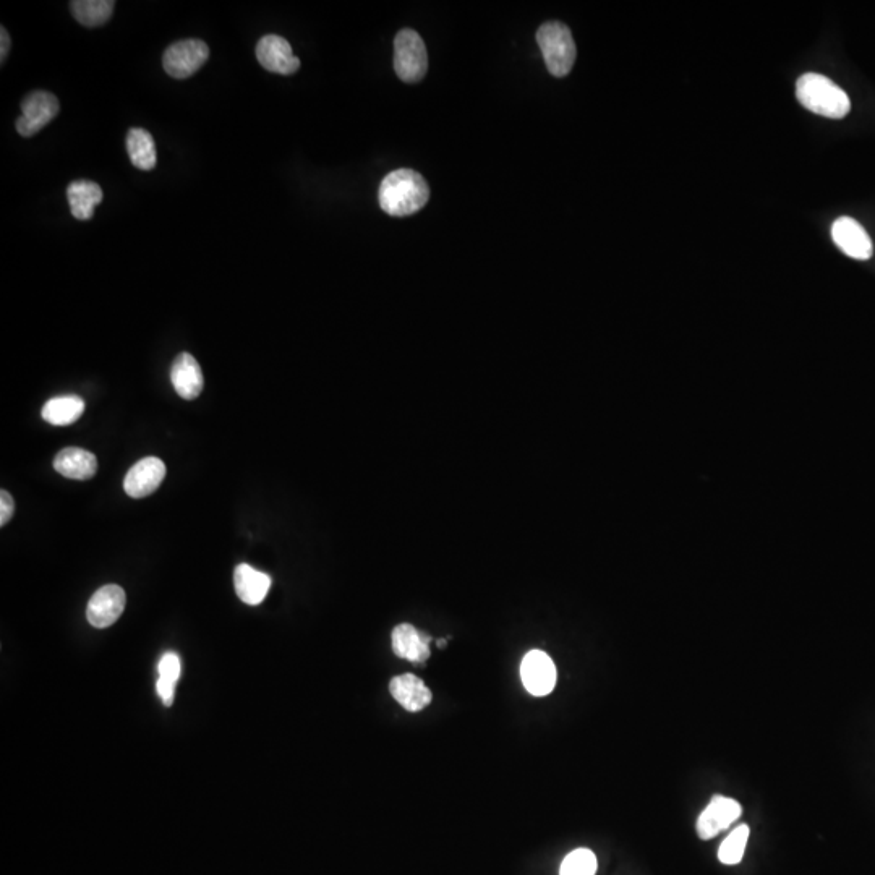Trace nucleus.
<instances>
[{
	"instance_id": "nucleus-1",
	"label": "nucleus",
	"mask_w": 875,
	"mask_h": 875,
	"mask_svg": "<svg viewBox=\"0 0 875 875\" xmlns=\"http://www.w3.org/2000/svg\"><path fill=\"white\" fill-rule=\"evenodd\" d=\"M430 187L419 172L397 169L386 175L380 185L378 200L381 210L394 218H404L427 205Z\"/></svg>"
},
{
	"instance_id": "nucleus-2",
	"label": "nucleus",
	"mask_w": 875,
	"mask_h": 875,
	"mask_svg": "<svg viewBox=\"0 0 875 875\" xmlns=\"http://www.w3.org/2000/svg\"><path fill=\"white\" fill-rule=\"evenodd\" d=\"M796 96L807 111L829 119H843L851 111L848 94L819 73H806L799 78L796 83Z\"/></svg>"
},
{
	"instance_id": "nucleus-3",
	"label": "nucleus",
	"mask_w": 875,
	"mask_h": 875,
	"mask_svg": "<svg viewBox=\"0 0 875 875\" xmlns=\"http://www.w3.org/2000/svg\"><path fill=\"white\" fill-rule=\"evenodd\" d=\"M537 43L548 72L558 78L569 75L576 62L577 49L568 26L561 22L545 23L538 28Z\"/></svg>"
},
{
	"instance_id": "nucleus-4",
	"label": "nucleus",
	"mask_w": 875,
	"mask_h": 875,
	"mask_svg": "<svg viewBox=\"0 0 875 875\" xmlns=\"http://www.w3.org/2000/svg\"><path fill=\"white\" fill-rule=\"evenodd\" d=\"M394 70L402 82L419 83L428 70L427 47L414 30L399 31L394 39Z\"/></svg>"
},
{
	"instance_id": "nucleus-5",
	"label": "nucleus",
	"mask_w": 875,
	"mask_h": 875,
	"mask_svg": "<svg viewBox=\"0 0 875 875\" xmlns=\"http://www.w3.org/2000/svg\"><path fill=\"white\" fill-rule=\"evenodd\" d=\"M208 57H210V49L205 41L184 39L167 47L163 57L164 70L172 78L184 80L195 75L206 64Z\"/></svg>"
},
{
	"instance_id": "nucleus-6",
	"label": "nucleus",
	"mask_w": 875,
	"mask_h": 875,
	"mask_svg": "<svg viewBox=\"0 0 875 875\" xmlns=\"http://www.w3.org/2000/svg\"><path fill=\"white\" fill-rule=\"evenodd\" d=\"M60 111L59 99L47 91L28 94L22 103V117L17 120V132L30 138L56 119Z\"/></svg>"
},
{
	"instance_id": "nucleus-7",
	"label": "nucleus",
	"mask_w": 875,
	"mask_h": 875,
	"mask_svg": "<svg viewBox=\"0 0 875 875\" xmlns=\"http://www.w3.org/2000/svg\"><path fill=\"white\" fill-rule=\"evenodd\" d=\"M743 814V807L736 799L726 796H713L709 806L705 807L697 819V835L702 840H712L718 833L730 829Z\"/></svg>"
},
{
	"instance_id": "nucleus-8",
	"label": "nucleus",
	"mask_w": 875,
	"mask_h": 875,
	"mask_svg": "<svg viewBox=\"0 0 875 875\" xmlns=\"http://www.w3.org/2000/svg\"><path fill=\"white\" fill-rule=\"evenodd\" d=\"M521 678L529 694L535 697L548 696L556 686L555 663L542 650H532L522 660Z\"/></svg>"
},
{
	"instance_id": "nucleus-9",
	"label": "nucleus",
	"mask_w": 875,
	"mask_h": 875,
	"mask_svg": "<svg viewBox=\"0 0 875 875\" xmlns=\"http://www.w3.org/2000/svg\"><path fill=\"white\" fill-rule=\"evenodd\" d=\"M125 603L127 597L122 587L116 584L104 585L91 597L86 618L94 628H109L124 613Z\"/></svg>"
},
{
	"instance_id": "nucleus-10",
	"label": "nucleus",
	"mask_w": 875,
	"mask_h": 875,
	"mask_svg": "<svg viewBox=\"0 0 875 875\" xmlns=\"http://www.w3.org/2000/svg\"><path fill=\"white\" fill-rule=\"evenodd\" d=\"M257 59L263 69L279 75H294L300 69L291 44L278 35H266L258 41Z\"/></svg>"
},
{
	"instance_id": "nucleus-11",
	"label": "nucleus",
	"mask_w": 875,
	"mask_h": 875,
	"mask_svg": "<svg viewBox=\"0 0 875 875\" xmlns=\"http://www.w3.org/2000/svg\"><path fill=\"white\" fill-rule=\"evenodd\" d=\"M832 239L841 252L854 260H869L874 253L872 240L866 229L856 219L848 216L833 222Z\"/></svg>"
},
{
	"instance_id": "nucleus-12",
	"label": "nucleus",
	"mask_w": 875,
	"mask_h": 875,
	"mask_svg": "<svg viewBox=\"0 0 875 875\" xmlns=\"http://www.w3.org/2000/svg\"><path fill=\"white\" fill-rule=\"evenodd\" d=\"M166 477V464L158 457L138 461L124 480V490L130 498H145L158 490Z\"/></svg>"
},
{
	"instance_id": "nucleus-13",
	"label": "nucleus",
	"mask_w": 875,
	"mask_h": 875,
	"mask_svg": "<svg viewBox=\"0 0 875 875\" xmlns=\"http://www.w3.org/2000/svg\"><path fill=\"white\" fill-rule=\"evenodd\" d=\"M171 380L175 393L179 394L185 401L197 399L205 386L200 363L188 352H182L175 357L171 368Z\"/></svg>"
},
{
	"instance_id": "nucleus-14",
	"label": "nucleus",
	"mask_w": 875,
	"mask_h": 875,
	"mask_svg": "<svg viewBox=\"0 0 875 875\" xmlns=\"http://www.w3.org/2000/svg\"><path fill=\"white\" fill-rule=\"evenodd\" d=\"M389 692L396 699L397 704H401L407 712L412 713L420 712L428 707L433 697L427 684L412 673L391 679Z\"/></svg>"
},
{
	"instance_id": "nucleus-15",
	"label": "nucleus",
	"mask_w": 875,
	"mask_h": 875,
	"mask_svg": "<svg viewBox=\"0 0 875 875\" xmlns=\"http://www.w3.org/2000/svg\"><path fill=\"white\" fill-rule=\"evenodd\" d=\"M430 642L432 637L412 626V624H399L393 631L394 654L412 663H423L430 657Z\"/></svg>"
},
{
	"instance_id": "nucleus-16",
	"label": "nucleus",
	"mask_w": 875,
	"mask_h": 875,
	"mask_svg": "<svg viewBox=\"0 0 875 875\" xmlns=\"http://www.w3.org/2000/svg\"><path fill=\"white\" fill-rule=\"evenodd\" d=\"M54 469L65 479L90 480L98 472V459L82 448H65L54 459Z\"/></svg>"
},
{
	"instance_id": "nucleus-17",
	"label": "nucleus",
	"mask_w": 875,
	"mask_h": 875,
	"mask_svg": "<svg viewBox=\"0 0 875 875\" xmlns=\"http://www.w3.org/2000/svg\"><path fill=\"white\" fill-rule=\"evenodd\" d=\"M234 585L237 597L247 605L255 607L268 595L271 577L248 564H239L234 572Z\"/></svg>"
},
{
	"instance_id": "nucleus-18",
	"label": "nucleus",
	"mask_w": 875,
	"mask_h": 875,
	"mask_svg": "<svg viewBox=\"0 0 875 875\" xmlns=\"http://www.w3.org/2000/svg\"><path fill=\"white\" fill-rule=\"evenodd\" d=\"M70 210L80 221L93 218L94 208L103 201V190L91 180H75L67 188Z\"/></svg>"
},
{
	"instance_id": "nucleus-19",
	"label": "nucleus",
	"mask_w": 875,
	"mask_h": 875,
	"mask_svg": "<svg viewBox=\"0 0 875 875\" xmlns=\"http://www.w3.org/2000/svg\"><path fill=\"white\" fill-rule=\"evenodd\" d=\"M85 412V401L80 396L52 397L43 407V419L56 427H67L77 422Z\"/></svg>"
},
{
	"instance_id": "nucleus-20",
	"label": "nucleus",
	"mask_w": 875,
	"mask_h": 875,
	"mask_svg": "<svg viewBox=\"0 0 875 875\" xmlns=\"http://www.w3.org/2000/svg\"><path fill=\"white\" fill-rule=\"evenodd\" d=\"M127 151L133 166L140 171H151L156 167L158 154L150 132L145 129H130L127 133Z\"/></svg>"
},
{
	"instance_id": "nucleus-21",
	"label": "nucleus",
	"mask_w": 875,
	"mask_h": 875,
	"mask_svg": "<svg viewBox=\"0 0 875 875\" xmlns=\"http://www.w3.org/2000/svg\"><path fill=\"white\" fill-rule=\"evenodd\" d=\"M114 5L112 0H75L70 4V9L78 23L96 28L111 18Z\"/></svg>"
},
{
	"instance_id": "nucleus-22",
	"label": "nucleus",
	"mask_w": 875,
	"mask_h": 875,
	"mask_svg": "<svg viewBox=\"0 0 875 875\" xmlns=\"http://www.w3.org/2000/svg\"><path fill=\"white\" fill-rule=\"evenodd\" d=\"M749 835H751V830L747 825L736 827L720 845V850H718L720 863L726 864V866H736V864L741 863Z\"/></svg>"
},
{
	"instance_id": "nucleus-23",
	"label": "nucleus",
	"mask_w": 875,
	"mask_h": 875,
	"mask_svg": "<svg viewBox=\"0 0 875 875\" xmlns=\"http://www.w3.org/2000/svg\"><path fill=\"white\" fill-rule=\"evenodd\" d=\"M597 867V856L587 848H579L564 858L560 875H595Z\"/></svg>"
},
{
	"instance_id": "nucleus-24",
	"label": "nucleus",
	"mask_w": 875,
	"mask_h": 875,
	"mask_svg": "<svg viewBox=\"0 0 875 875\" xmlns=\"http://www.w3.org/2000/svg\"><path fill=\"white\" fill-rule=\"evenodd\" d=\"M180 676V660L175 654L164 655L159 662V678L167 679L171 683H177Z\"/></svg>"
},
{
	"instance_id": "nucleus-25",
	"label": "nucleus",
	"mask_w": 875,
	"mask_h": 875,
	"mask_svg": "<svg viewBox=\"0 0 875 875\" xmlns=\"http://www.w3.org/2000/svg\"><path fill=\"white\" fill-rule=\"evenodd\" d=\"M13 511H15V501L9 491H0V525L4 527L7 522L12 519Z\"/></svg>"
},
{
	"instance_id": "nucleus-26",
	"label": "nucleus",
	"mask_w": 875,
	"mask_h": 875,
	"mask_svg": "<svg viewBox=\"0 0 875 875\" xmlns=\"http://www.w3.org/2000/svg\"><path fill=\"white\" fill-rule=\"evenodd\" d=\"M156 689H158L159 697L163 699L164 705L171 707L172 702H174L175 684L167 681V679L159 678Z\"/></svg>"
},
{
	"instance_id": "nucleus-27",
	"label": "nucleus",
	"mask_w": 875,
	"mask_h": 875,
	"mask_svg": "<svg viewBox=\"0 0 875 875\" xmlns=\"http://www.w3.org/2000/svg\"><path fill=\"white\" fill-rule=\"evenodd\" d=\"M0 33H2V35H0L2 36V47H0L2 51H0V62L4 64L5 59H7V54H9L10 51V36L9 33H7V30H5L4 26H2V30H0Z\"/></svg>"
},
{
	"instance_id": "nucleus-28",
	"label": "nucleus",
	"mask_w": 875,
	"mask_h": 875,
	"mask_svg": "<svg viewBox=\"0 0 875 875\" xmlns=\"http://www.w3.org/2000/svg\"><path fill=\"white\" fill-rule=\"evenodd\" d=\"M438 645H440L441 649H443L444 645H446V641H440L438 642Z\"/></svg>"
}]
</instances>
